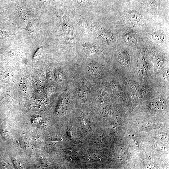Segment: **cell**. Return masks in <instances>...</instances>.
<instances>
[{
    "instance_id": "cell-3",
    "label": "cell",
    "mask_w": 169,
    "mask_h": 169,
    "mask_svg": "<svg viewBox=\"0 0 169 169\" xmlns=\"http://www.w3.org/2000/svg\"><path fill=\"white\" fill-rule=\"evenodd\" d=\"M130 87L131 93L133 96L140 98L143 96V90L141 87L137 84L131 81H127Z\"/></svg>"
},
{
    "instance_id": "cell-1",
    "label": "cell",
    "mask_w": 169,
    "mask_h": 169,
    "mask_svg": "<svg viewBox=\"0 0 169 169\" xmlns=\"http://www.w3.org/2000/svg\"><path fill=\"white\" fill-rule=\"evenodd\" d=\"M146 50V49L144 51H141L135 68L139 77L141 79L147 75L148 72V65L145 58Z\"/></svg>"
},
{
    "instance_id": "cell-9",
    "label": "cell",
    "mask_w": 169,
    "mask_h": 169,
    "mask_svg": "<svg viewBox=\"0 0 169 169\" xmlns=\"http://www.w3.org/2000/svg\"><path fill=\"white\" fill-rule=\"evenodd\" d=\"M18 16L21 19L26 20L28 17L29 13L27 9L24 7H19L18 9Z\"/></svg>"
},
{
    "instance_id": "cell-15",
    "label": "cell",
    "mask_w": 169,
    "mask_h": 169,
    "mask_svg": "<svg viewBox=\"0 0 169 169\" xmlns=\"http://www.w3.org/2000/svg\"><path fill=\"white\" fill-rule=\"evenodd\" d=\"M3 13V10L0 7V14H1Z\"/></svg>"
},
{
    "instance_id": "cell-5",
    "label": "cell",
    "mask_w": 169,
    "mask_h": 169,
    "mask_svg": "<svg viewBox=\"0 0 169 169\" xmlns=\"http://www.w3.org/2000/svg\"><path fill=\"white\" fill-rule=\"evenodd\" d=\"M127 18L131 22H135L139 21L141 18L140 13L135 10H131L127 13Z\"/></svg>"
},
{
    "instance_id": "cell-7",
    "label": "cell",
    "mask_w": 169,
    "mask_h": 169,
    "mask_svg": "<svg viewBox=\"0 0 169 169\" xmlns=\"http://www.w3.org/2000/svg\"><path fill=\"white\" fill-rule=\"evenodd\" d=\"M151 37L153 40L157 44H161L164 41V35L159 30H155L152 34Z\"/></svg>"
},
{
    "instance_id": "cell-2",
    "label": "cell",
    "mask_w": 169,
    "mask_h": 169,
    "mask_svg": "<svg viewBox=\"0 0 169 169\" xmlns=\"http://www.w3.org/2000/svg\"><path fill=\"white\" fill-rule=\"evenodd\" d=\"M118 63L120 67L125 69H127L130 66V58L128 53L125 50L122 51L118 55Z\"/></svg>"
},
{
    "instance_id": "cell-8",
    "label": "cell",
    "mask_w": 169,
    "mask_h": 169,
    "mask_svg": "<svg viewBox=\"0 0 169 169\" xmlns=\"http://www.w3.org/2000/svg\"><path fill=\"white\" fill-rule=\"evenodd\" d=\"M137 33L135 31L131 30L127 32L124 35L123 39L126 43L130 44L133 43L136 37Z\"/></svg>"
},
{
    "instance_id": "cell-4",
    "label": "cell",
    "mask_w": 169,
    "mask_h": 169,
    "mask_svg": "<svg viewBox=\"0 0 169 169\" xmlns=\"http://www.w3.org/2000/svg\"><path fill=\"white\" fill-rule=\"evenodd\" d=\"M164 62V59L162 54L158 53L156 54L153 58L154 72H157L158 70L162 68Z\"/></svg>"
},
{
    "instance_id": "cell-10",
    "label": "cell",
    "mask_w": 169,
    "mask_h": 169,
    "mask_svg": "<svg viewBox=\"0 0 169 169\" xmlns=\"http://www.w3.org/2000/svg\"><path fill=\"white\" fill-rule=\"evenodd\" d=\"M97 48L92 45H86L84 47L85 52L88 54H94L97 52Z\"/></svg>"
},
{
    "instance_id": "cell-11",
    "label": "cell",
    "mask_w": 169,
    "mask_h": 169,
    "mask_svg": "<svg viewBox=\"0 0 169 169\" xmlns=\"http://www.w3.org/2000/svg\"><path fill=\"white\" fill-rule=\"evenodd\" d=\"M101 35L104 38L107 40H110L113 39V35L109 31L105 30H102L100 31Z\"/></svg>"
},
{
    "instance_id": "cell-14",
    "label": "cell",
    "mask_w": 169,
    "mask_h": 169,
    "mask_svg": "<svg viewBox=\"0 0 169 169\" xmlns=\"http://www.w3.org/2000/svg\"><path fill=\"white\" fill-rule=\"evenodd\" d=\"M150 5H156V3L157 0H145Z\"/></svg>"
},
{
    "instance_id": "cell-6",
    "label": "cell",
    "mask_w": 169,
    "mask_h": 169,
    "mask_svg": "<svg viewBox=\"0 0 169 169\" xmlns=\"http://www.w3.org/2000/svg\"><path fill=\"white\" fill-rule=\"evenodd\" d=\"M88 69L91 74L95 75L98 74L102 72L103 67L100 64L94 63L89 65Z\"/></svg>"
},
{
    "instance_id": "cell-13",
    "label": "cell",
    "mask_w": 169,
    "mask_h": 169,
    "mask_svg": "<svg viewBox=\"0 0 169 169\" xmlns=\"http://www.w3.org/2000/svg\"><path fill=\"white\" fill-rule=\"evenodd\" d=\"M36 28V24L34 23L30 22L28 23L27 26V29L31 31H34Z\"/></svg>"
},
{
    "instance_id": "cell-12",
    "label": "cell",
    "mask_w": 169,
    "mask_h": 169,
    "mask_svg": "<svg viewBox=\"0 0 169 169\" xmlns=\"http://www.w3.org/2000/svg\"><path fill=\"white\" fill-rule=\"evenodd\" d=\"M9 35L8 32L0 29V39H5L8 37Z\"/></svg>"
}]
</instances>
